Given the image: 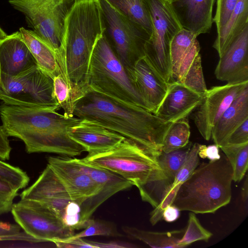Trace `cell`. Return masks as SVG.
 <instances>
[{
    "label": "cell",
    "instance_id": "7dc6e473",
    "mask_svg": "<svg viewBox=\"0 0 248 248\" xmlns=\"http://www.w3.org/2000/svg\"></svg>",
    "mask_w": 248,
    "mask_h": 248
},
{
    "label": "cell",
    "instance_id": "e575fe53",
    "mask_svg": "<svg viewBox=\"0 0 248 248\" xmlns=\"http://www.w3.org/2000/svg\"><path fill=\"white\" fill-rule=\"evenodd\" d=\"M54 91L55 97L61 108L66 117L74 116L76 104L73 99L70 88L60 75L53 78Z\"/></svg>",
    "mask_w": 248,
    "mask_h": 248
},
{
    "label": "cell",
    "instance_id": "603a6c76",
    "mask_svg": "<svg viewBox=\"0 0 248 248\" xmlns=\"http://www.w3.org/2000/svg\"><path fill=\"white\" fill-rule=\"evenodd\" d=\"M247 25L248 0H238L226 24L217 33L213 45L219 57Z\"/></svg>",
    "mask_w": 248,
    "mask_h": 248
},
{
    "label": "cell",
    "instance_id": "ab89813d",
    "mask_svg": "<svg viewBox=\"0 0 248 248\" xmlns=\"http://www.w3.org/2000/svg\"><path fill=\"white\" fill-rule=\"evenodd\" d=\"M198 155L202 158H207L210 161L218 160L220 157L219 153V147L216 144L210 145H199Z\"/></svg>",
    "mask_w": 248,
    "mask_h": 248
},
{
    "label": "cell",
    "instance_id": "f6af8a7d",
    "mask_svg": "<svg viewBox=\"0 0 248 248\" xmlns=\"http://www.w3.org/2000/svg\"><path fill=\"white\" fill-rule=\"evenodd\" d=\"M6 33L0 27V39L2 40L7 36Z\"/></svg>",
    "mask_w": 248,
    "mask_h": 248
},
{
    "label": "cell",
    "instance_id": "2e32d148",
    "mask_svg": "<svg viewBox=\"0 0 248 248\" xmlns=\"http://www.w3.org/2000/svg\"><path fill=\"white\" fill-rule=\"evenodd\" d=\"M126 69L143 98L148 110L155 114L167 93L169 83L144 56Z\"/></svg>",
    "mask_w": 248,
    "mask_h": 248
},
{
    "label": "cell",
    "instance_id": "74e56055",
    "mask_svg": "<svg viewBox=\"0 0 248 248\" xmlns=\"http://www.w3.org/2000/svg\"><path fill=\"white\" fill-rule=\"evenodd\" d=\"M247 142H248V119L234 130L221 146Z\"/></svg>",
    "mask_w": 248,
    "mask_h": 248
},
{
    "label": "cell",
    "instance_id": "44dd1931",
    "mask_svg": "<svg viewBox=\"0 0 248 248\" xmlns=\"http://www.w3.org/2000/svg\"><path fill=\"white\" fill-rule=\"evenodd\" d=\"M71 159L81 170L102 187L97 195L90 199V209L93 212L112 195L133 186L130 182L112 171L92 165L82 158Z\"/></svg>",
    "mask_w": 248,
    "mask_h": 248
},
{
    "label": "cell",
    "instance_id": "bcb514c9",
    "mask_svg": "<svg viewBox=\"0 0 248 248\" xmlns=\"http://www.w3.org/2000/svg\"><path fill=\"white\" fill-rule=\"evenodd\" d=\"M169 0L171 2H172V1H174L176 0Z\"/></svg>",
    "mask_w": 248,
    "mask_h": 248
},
{
    "label": "cell",
    "instance_id": "52a82bcc",
    "mask_svg": "<svg viewBox=\"0 0 248 248\" xmlns=\"http://www.w3.org/2000/svg\"><path fill=\"white\" fill-rule=\"evenodd\" d=\"M0 99L18 107L58 111L53 79L35 65L14 76L0 74Z\"/></svg>",
    "mask_w": 248,
    "mask_h": 248
},
{
    "label": "cell",
    "instance_id": "5bb4252c",
    "mask_svg": "<svg viewBox=\"0 0 248 248\" xmlns=\"http://www.w3.org/2000/svg\"><path fill=\"white\" fill-rule=\"evenodd\" d=\"M47 165L62 182L70 197L83 205L102 187L66 156H50Z\"/></svg>",
    "mask_w": 248,
    "mask_h": 248
},
{
    "label": "cell",
    "instance_id": "30bf717a",
    "mask_svg": "<svg viewBox=\"0 0 248 248\" xmlns=\"http://www.w3.org/2000/svg\"><path fill=\"white\" fill-rule=\"evenodd\" d=\"M76 0H8L25 16L29 28L55 52L61 44L64 19Z\"/></svg>",
    "mask_w": 248,
    "mask_h": 248
},
{
    "label": "cell",
    "instance_id": "8fae6325",
    "mask_svg": "<svg viewBox=\"0 0 248 248\" xmlns=\"http://www.w3.org/2000/svg\"><path fill=\"white\" fill-rule=\"evenodd\" d=\"M105 18L108 41L126 68L144 56L150 36L109 0H99Z\"/></svg>",
    "mask_w": 248,
    "mask_h": 248
},
{
    "label": "cell",
    "instance_id": "ffe728a7",
    "mask_svg": "<svg viewBox=\"0 0 248 248\" xmlns=\"http://www.w3.org/2000/svg\"><path fill=\"white\" fill-rule=\"evenodd\" d=\"M35 65H37L36 61L19 31L0 40V74L14 76Z\"/></svg>",
    "mask_w": 248,
    "mask_h": 248
},
{
    "label": "cell",
    "instance_id": "f546056e",
    "mask_svg": "<svg viewBox=\"0 0 248 248\" xmlns=\"http://www.w3.org/2000/svg\"><path fill=\"white\" fill-rule=\"evenodd\" d=\"M191 143L185 147L170 152L163 151L158 156L157 163L167 179L172 183L174 177L185 161L191 148Z\"/></svg>",
    "mask_w": 248,
    "mask_h": 248
},
{
    "label": "cell",
    "instance_id": "d6a6232c",
    "mask_svg": "<svg viewBox=\"0 0 248 248\" xmlns=\"http://www.w3.org/2000/svg\"><path fill=\"white\" fill-rule=\"evenodd\" d=\"M96 235L119 236L115 225L109 221L89 218L86 227L80 232L68 237L70 239L84 238Z\"/></svg>",
    "mask_w": 248,
    "mask_h": 248
},
{
    "label": "cell",
    "instance_id": "f35d334b",
    "mask_svg": "<svg viewBox=\"0 0 248 248\" xmlns=\"http://www.w3.org/2000/svg\"><path fill=\"white\" fill-rule=\"evenodd\" d=\"M20 227L18 225L0 222V236L12 237L16 240H25L27 237L26 233H20Z\"/></svg>",
    "mask_w": 248,
    "mask_h": 248
},
{
    "label": "cell",
    "instance_id": "c3c4849f",
    "mask_svg": "<svg viewBox=\"0 0 248 248\" xmlns=\"http://www.w3.org/2000/svg\"><path fill=\"white\" fill-rule=\"evenodd\" d=\"M0 40H1L0 39Z\"/></svg>",
    "mask_w": 248,
    "mask_h": 248
},
{
    "label": "cell",
    "instance_id": "d6986e66",
    "mask_svg": "<svg viewBox=\"0 0 248 248\" xmlns=\"http://www.w3.org/2000/svg\"><path fill=\"white\" fill-rule=\"evenodd\" d=\"M215 0H176L171 2L183 28L196 36L209 32L213 23Z\"/></svg>",
    "mask_w": 248,
    "mask_h": 248
},
{
    "label": "cell",
    "instance_id": "836d02e7",
    "mask_svg": "<svg viewBox=\"0 0 248 248\" xmlns=\"http://www.w3.org/2000/svg\"><path fill=\"white\" fill-rule=\"evenodd\" d=\"M199 144L198 143H195L191 147L185 161L177 172L170 188L174 189L178 191L181 185L189 177L197 168L199 162Z\"/></svg>",
    "mask_w": 248,
    "mask_h": 248
},
{
    "label": "cell",
    "instance_id": "484cf974",
    "mask_svg": "<svg viewBox=\"0 0 248 248\" xmlns=\"http://www.w3.org/2000/svg\"><path fill=\"white\" fill-rule=\"evenodd\" d=\"M109 0L150 36L152 31V22L145 0Z\"/></svg>",
    "mask_w": 248,
    "mask_h": 248
},
{
    "label": "cell",
    "instance_id": "d590c367",
    "mask_svg": "<svg viewBox=\"0 0 248 248\" xmlns=\"http://www.w3.org/2000/svg\"><path fill=\"white\" fill-rule=\"evenodd\" d=\"M0 179L9 183L18 191L25 187L30 181V178L25 171L1 159Z\"/></svg>",
    "mask_w": 248,
    "mask_h": 248
},
{
    "label": "cell",
    "instance_id": "ac0fdd59",
    "mask_svg": "<svg viewBox=\"0 0 248 248\" xmlns=\"http://www.w3.org/2000/svg\"><path fill=\"white\" fill-rule=\"evenodd\" d=\"M69 137L88 154L103 152L115 146L125 138L86 119H81L68 131Z\"/></svg>",
    "mask_w": 248,
    "mask_h": 248
},
{
    "label": "cell",
    "instance_id": "4316f807",
    "mask_svg": "<svg viewBox=\"0 0 248 248\" xmlns=\"http://www.w3.org/2000/svg\"><path fill=\"white\" fill-rule=\"evenodd\" d=\"M197 37L192 32L183 28L172 39L170 57L173 81L182 59L198 40Z\"/></svg>",
    "mask_w": 248,
    "mask_h": 248
},
{
    "label": "cell",
    "instance_id": "7c38bea8",
    "mask_svg": "<svg viewBox=\"0 0 248 248\" xmlns=\"http://www.w3.org/2000/svg\"><path fill=\"white\" fill-rule=\"evenodd\" d=\"M11 212L17 224L39 242H54L69 237L74 231L43 204L31 200L13 203Z\"/></svg>",
    "mask_w": 248,
    "mask_h": 248
},
{
    "label": "cell",
    "instance_id": "7402d4cb",
    "mask_svg": "<svg viewBox=\"0 0 248 248\" xmlns=\"http://www.w3.org/2000/svg\"><path fill=\"white\" fill-rule=\"evenodd\" d=\"M248 119V85L234 99L212 129L211 138L219 148L242 123Z\"/></svg>",
    "mask_w": 248,
    "mask_h": 248
},
{
    "label": "cell",
    "instance_id": "cb8c5ba5",
    "mask_svg": "<svg viewBox=\"0 0 248 248\" xmlns=\"http://www.w3.org/2000/svg\"><path fill=\"white\" fill-rule=\"evenodd\" d=\"M19 31L38 67L53 79L59 75L60 70L54 51L32 30L21 27Z\"/></svg>",
    "mask_w": 248,
    "mask_h": 248
},
{
    "label": "cell",
    "instance_id": "f1b7e54d",
    "mask_svg": "<svg viewBox=\"0 0 248 248\" xmlns=\"http://www.w3.org/2000/svg\"><path fill=\"white\" fill-rule=\"evenodd\" d=\"M190 126L186 118L172 123L163 143L162 151L170 152L186 146L189 142Z\"/></svg>",
    "mask_w": 248,
    "mask_h": 248
},
{
    "label": "cell",
    "instance_id": "1f68e13d",
    "mask_svg": "<svg viewBox=\"0 0 248 248\" xmlns=\"http://www.w3.org/2000/svg\"><path fill=\"white\" fill-rule=\"evenodd\" d=\"M212 235L201 225L195 213L191 212L186 230L178 243L181 248H184L197 241H207Z\"/></svg>",
    "mask_w": 248,
    "mask_h": 248
},
{
    "label": "cell",
    "instance_id": "ee69618b",
    "mask_svg": "<svg viewBox=\"0 0 248 248\" xmlns=\"http://www.w3.org/2000/svg\"><path fill=\"white\" fill-rule=\"evenodd\" d=\"M241 200L245 209L247 212L248 202V178L247 175L246 176V179L242 188Z\"/></svg>",
    "mask_w": 248,
    "mask_h": 248
},
{
    "label": "cell",
    "instance_id": "277c9868",
    "mask_svg": "<svg viewBox=\"0 0 248 248\" xmlns=\"http://www.w3.org/2000/svg\"><path fill=\"white\" fill-rule=\"evenodd\" d=\"M233 170L223 154L219 159L203 163L180 186L172 203L180 211L214 213L230 203Z\"/></svg>",
    "mask_w": 248,
    "mask_h": 248
},
{
    "label": "cell",
    "instance_id": "7bdbcfd3",
    "mask_svg": "<svg viewBox=\"0 0 248 248\" xmlns=\"http://www.w3.org/2000/svg\"><path fill=\"white\" fill-rule=\"evenodd\" d=\"M180 211V210L175 206L170 205L163 210L162 217L168 222L174 221L179 217Z\"/></svg>",
    "mask_w": 248,
    "mask_h": 248
},
{
    "label": "cell",
    "instance_id": "4fadbf2b",
    "mask_svg": "<svg viewBox=\"0 0 248 248\" xmlns=\"http://www.w3.org/2000/svg\"><path fill=\"white\" fill-rule=\"evenodd\" d=\"M248 85V81L212 87L207 90L201 104L195 109L193 119L197 128L206 140L212 129L234 99Z\"/></svg>",
    "mask_w": 248,
    "mask_h": 248
},
{
    "label": "cell",
    "instance_id": "b9f144b4",
    "mask_svg": "<svg viewBox=\"0 0 248 248\" xmlns=\"http://www.w3.org/2000/svg\"><path fill=\"white\" fill-rule=\"evenodd\" d=\"M12 148L10 145L8 136L0 126V159L4 160L10 158Z\"/></svg>",
    "mask_w": 248,
    "mask_h": 248
},
{
    "label": "cell",
    "instance_id": "7a4b0ae2",
    "mask_svg": "<svg viewBox=\"0 0 248 248\" xmlns=\"http://www.w3.org/2000/svg\"><path fill=\"white\" fill-rule=\"evenodd\" d=\"M74 115L121 135L157 158L172 123L164 121L141 107L120 102L92 90L77 102Z\"/></svg>",
    "mask_w": 248,
    "mask_h": 248
},
{
    "label": "cell",
    "instance_id": "4dcf8cb0",
    "mask_svg": "<svg viewBox=\"0 0 248 248\" xmlns=\"http://www.w3.org/2000/svg\"><path fill=\"white\" fill-rule=\"evenodd\" d=\"M178 82L201 94H205L207 89L203 77L200 54L190 64Z\"/></svg>",
    "mask_w": 248,
    "mask_h": 248
},
{
    "label": "cell",
    "instance_id": "ba28073f",
    "mask_svg": "<svg viewBox=\"0 0 248 248\" xmlns=\"http://www.w3.org/2000/svg\"><path fill=\"white\" fill-rule=\"evenodd\" d=\"M152 26L145 43L144 56L168 83L173 82L170 45L174 36L183 29L170 1L145 0Z\"/></svg>",
    "mask_w": 248,
    "mask_h": 248
},
{
    "label": "cell",
    "instance_id": "d4e9b609",
    "mask_svg": "<svg viewBox=\"0 0 248 248\" xmlns=\"http://www.w3.org/2000/svg\"><path fill=\"white\" fill-rule=\"evenodd\" d=\"M122 230L130 237L141 241L154 248H181L178 242L185 232L183 230L152 232L127 226H123Z\"/></svg>",
    "mask_w": 248,
    "mask_h": 248
},
{
    "label": "cell",
    "instance_id": "6da1fadb",
    "mask_svg": "<svg viewBox=\"0 0 248 248\" xmlns=\"http://www.w3.org/2000/svg\"><path fill=\"white\" fill-rule=\"evenodd\" d=\"M106 32L99 0H76L64 19L56 57L61 75L77 102L90 90L89 63L97 41Z\"/></svg>",
    "mask_w": 248,
    "mask_h": 248
},
{
    "label": "cell",
    "instance_id": "9c48e42d",
    "mask_svg": "<svg viewBox=\"0 0 248 248\" xmlns=\"http://www.w3.org/2000/svg\"><path fill=\"white\" fill-rule=\"evenodd\" d=\"M20 197V200H31L43 204L74 231L86 226L83 205L70 197L47 165L34 183L21 193Z\"/></svg>",
    "mask_w": 248,
    "mask_h": 248
},
{
    "label": "cell",
    "instance_id": "e0dca14e",
    "mask_svg": "<svg viewBox=\"0 0 248 248\" xmlns=\"http://www.w3.org/2000/svg\"><path fill=\"white\" fill-rule=\"evenodd\" d=\"M203 96L179 82L169 83L167 93L154 114L170 123L187 118L201 104Z\"/></svg>",
    "mask_w": 248,
    "mask_h": 248
},
{
    "label": "cell",
    "instance_id": "5b68a950",
    "mask_svg": "<svg viewBox=\"0 0 248 248\" xmlns=\"http://www.w3.org/2000/svg\"><path fill=\"white\" fill-rule=\"evenodd\" d=\"M82 159L120 175L135 186L140 193L172 184L159 167L157 158L126 138L109 150L88 154Z\"/></svg>",
    "mask_w": 248,
    "mask_h": 248
},
{
    "label": "cell",
    "instance_id": "83f0119b",
    "mask_svg": "<svg viewBox=\"0 0 248 248\" xmlns=\"http://www.w3.org/2000/svg\"><path fill=\"white\" fill-rule=\"evenodd\" d=\"M219 148L225 154L232 168V181L240 182L248 170V142L224 145Z\"/></svg>",
    "mask_w": 248,
    "mask_h": 248
},
{
    "label": "cell",
    "instance_id": "9a60e30c",
    "mask_svg": "<svg viewBox=\"0 0 248 248\" xmlns=\"http://www.w3.org/2000/svg\"><path fill=\"white\" fill-rule=\"evenodd\" d=\"M248 25L227 47L215 70L218 80L235 83L248 81Z\"/></svg>",
    "mask_w": 248,
    "mask_h": 248
},
{
    "label": "cell",
    "instance_id": "8992f818",
    "mask_svg": "<svg viewBox=\"0 0 248 248\" xmlns=\"http://www.w3.org/2000/svg\"><path fill=\"white\" fill-rule=\"evenodd\" d=\"M88 84L90 90L94 92L148 110L143 98L113 50L106 33L93 48L89 66Z\"/></svg>",
    "mask_w": 248,
    "mask_h": 248
},
{
    "label": "cell",
    "instance_id": "8d00e7d4",
    "mask_svg": "<svg viewBox=\"0 0 248 248\" xmlns=\"http://www.w3.org/2000/svg\"><path fill=\"white\" fill-rule=\"evenodd\" d=\"M238 0H217L213 21L218 33L228 21Z\"/></svg>",
    "mask_w": 248,
    "mask_h": 248
},
{
    "label": "cell",
    "instance_id": "3957f363",
    "mask_svg": "<svg viewBox=\"0 0 248 248\" xmlns=\"http://www.w3.org/2000/svg\"><path fill=\"white\" fill-rule=\"evenodd\" d=\"M0 117L7 135L22 140L28 153H51L71 157L85 151L68 135L69 129L81 120L77 117L4 103L0 106Z\"/></svg>",
    "mask_w": 248,
    "mask_h": 248
},
{
    "label": "cell",
    "instance_id": "60d3db41",
    "mask_svg": "<svg viewBox=\"0 0 248 248\" xmlns=\"http://www.w3.org/2000/svg\"><path fill=\"white\" fill-rule=\"evenodd\" d=\"M18 191L11 184L0 179V200L13 201Z\"/></svg>",
    "mask_w": 248,
    "mask_h": 248
}]
</instances>
